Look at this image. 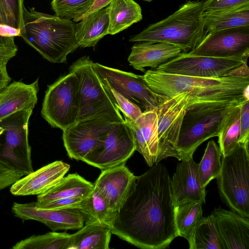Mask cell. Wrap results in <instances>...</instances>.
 <instances>
[{
	"instance_id": "cell-37",
	"label": "cell",
	"mask_w": 249,
	"mask_h": 249,
	"mask_svg": "<svg viewBox=\"0 0 249 249\" xmlns=\"http://www.w3.org/2000/svg\"><path fill=\"white\" fill-rule=\"evenodd\" d=\"M104 84L112 96L119 111L123 113L124 120L134 122L142 115V111L138 106L129 101L109 86L104 83Z\"/></svg>"
},
{
	"instance_id": "cell-45",
	"label": "cell",
	"mask_w": 249,
	"mask_h": 249,
	"mask_svg": "<svg viewBox=\"0 0 249 249\" xmlns=\"http://www.w3.org/2000/svg\"><path fill=\"white\" fill-rule=\"evenodd\" d=\"M0 24H5L3 18L0 13Z\"/></svg>"
},
{
	"instance_id": "cell-5",
	"label": "cell",
	"mask_w": 249,
	"mask_h": 249,
	"mask_svg": "<svg viewBox=\"0 0 249 249\" xmlns=\"http://www.w3.org/2000/svg\"><path fill=\"white\" fill-rule=\"evenodd\" d=\"M93 62L83 56L69 67L79 79V109L78 121L100 117L115 123L124 121L112 96L94 69Z\"/></svg>"
},
{
	"instance_id": "cell-44",
	"label": "cell",
	"mask_w": 249,
	"mask_h": 249,
	"mask_svg": "<svg viewBox=\"0 0 249 249\" xmlns=\"http://www.w3.org/2000/svg\"><path fill=\"white\" fill-rule=\"evenodd\" d=\"M11 80L6 69H0V93L9 85Z\"/></svg>"
},
{
	"instance_id": "cell-24",
	"label": "cell",
	"mask_w": 249,
	"mask_h": 249,
	"mask_svg": "<svg viewBox=\"0 0 249 249\" xmlns=\"http://www.w3.org/2000/svg\"><path fill=\"white\" fill-rule=\"evenodd\" d=\"M76 23L75 37L82 48L94 47L98 41L108 35L109 18L106 8L84 17Z\"/></svg>"
},
{
	"instance_id": "cell-10",
	"label": "cell",
	"mask_w": 249,
	"mask_h": 249,
	"mask_svg": "<svg viewBox=\"0 0 249 249\" xmlns=\"http://www.w3.org/2000/svg\"><path fill=\"white\" fill-rule=\"evenodd\" d=\"M101 81L133 104L142 112L156 109L165 96L154 92L142 75L93 63Z\"/></svg>"
},
{
	"instance_id": "cell-25",
	"label": "cell",
	"mask_w": 249,
	"mask_h": 249,
	"mask_svg": "<svg viewBox=\"0 0 249 249\" xmlns=\"http://www.w3.org/2000/svg\"><path fill=\"white\" fill-rule=\"evenodd\" d=\"M111 234L107 225L98 222L85 223L71 235L67 249H108Z\"/></svg>"
},
{
	"instance_id": "cell-3",
	"label": "cell",
	"mask_w": 249,
	"mask_h": 249,
	"mask_svg": "<svg viewBox=\"0 0 249 249\" xmlns=\"http://www.w3.org/2000/svg\"><path fill=\"white\" fill-rule=\"evenodd\" d=\"M205 0H187L173 14L131 36V42L153 41L179 47L183 53L195 49L204 38L203 6Z\"/></svg>"
},
{
	"instance_id": "cell-11",
	"label": "cell",
	"mask_w": 249,
	"mask_h": 249,
	"mask_svg": "<svg viewBox=\"0 0 249 249\" xmlns=\"http://www.w3.org/2000/svg\"><path fill=\"white\" fill-rule=\"evenodd\" d=\"M33 110L18 111L0 122L5 134L0 158L23 171L25 175L34 171L31 147L28 141V124Z\"/></svg>"
},
{
	"instance_id": "cell-20",
	"label": "cell",
	"mask_w": 249,
	"mask_h": 249,
	"mask_svg": "<svg viewBox=\"0 0 249 249\" xmlns=\"http://www.w3.org/2000/svg\"><path fill=\"white\" fill-rule=\"evenodd\" d=\"M224 249H249V220L219 207L212 212Z\"/></svg>"
},
{
	"instance_id": "cell-23",
	"label": "cell",
	"mask_w": 249,
	"mask_h": 249,
	"mask_svg": "<svg viewBox=\"0 0 249 249\" xmlns=\"http://www.w3.org/2000/svg\"><path fill=\"white\" fill-rule=\"evenodd\" d=\"M38 80L27 84L14 81L0 93V122L18 111L34 109L37 101Z\"/></svg>"
},
{
	"instance_id": "cell-30",
	"label": "cell",
	"mask_w": 249,
	"mask_h": 249,
	"mask_svg": "<svg viewBox=\"0 0 249 249\" xmlns=\"http://www.w3.org/2000/svg\"><path fill=\"white\" fill-rule=\"evenodd\" d=\"M79 210L85 217V223L98 222L107 225L110 228L117 213L110 209L103 196L94 187L84 198Z\"/></svg>"
},
{
	"instance_id": "cell-29",
	"label": "cell",
	"mask_w": 249,
	"mask_h": 249,
	"mask_svg": "<svg viewBox=\"0 0 249 249\" xmlns=\"http://www.w3.org/2000/svg\"><path fill=\"white\" fill-rule=\"evenodd\" d=\"M202 204L186 202L176 206L175 221L178 236L187 239L190 244L195 228L203 218Z\"/></svg>"
},
{
	"instance_id": "cell-41",
	"label": "cell",
	"mask_w": 249,
	"mask_h": 249,
	"mask_svg": "<svg viewBox=\"0 0 249 249\" xmlns=\"http://www.w3.org/2000/svg\"><path fill=\"white\" fill-rule=\"evenodd\" d=\"M240 132L239 143L249 144V99L240 104Z\"/></svg>"
},
{
	"instance_id": "cell-46",
	"label": "cell",
	"mask_w": 249,
	"mask_h": 249,
	"mask_svg": "<svg viewBox=\"0 0 249 249\" xmlns=\"http://www.w3.org/2000/svg\"><path fill=\"white\" fill-rule=\"evenodd\" d=\"M4 132V129L0 126V136Z\"/></svg>"
},
{
	"instance_id": "cell-22",
	"label": "cell",
	"mask_w": 249,
	"mask_h": 249,
	"mask_svg": "<svg viewBox=\"0 0 249 249\" xmlns=\"http://www.w3.org/2000/svg\"><path fill=\"white\" fill-rule=\"evenodd\" d=\"M157 108L142 112L134 122L124 120L132 128L136 150L150 167L156 164L159 150Z\"/></svg>"
},
{
	"instance_id": "cell-17",
	"label": "cell",
	"mask_w": 249,
	"mask_h": 249,
	"mask_svg": "<svg viewBox=\"0 0 249 249\" xmlns=\"http://www.w3.org/2000/svg\"><path fill=\"white\" fill-rule=\"evenodd\" d=\"M193 155L181 158L176 170L171 178V185L176 206L182 203L196 201L204 204L205 188L201 183L198 163L193 160Z\"/></svg>"
},
{
	"instance_id": "cell-8",
	"label": "cell",
	"mask_w": 249,
	"mask_h": 249,
	"mask_svg": "<svg viewBox=\"0 0 249 249\" xmlns=\"http://www.w3.org/2000/svg\"><path fill=\"white\" fill-rule=\"evenodd\" d=\"M189 98V92H181L165 96L158 105L159 150L156 164L170 157L181 160L176 146Z\"/></svg>"
},
{
	"instance_id": "cell-28",
	"label": "cell",
	"mask_w": 249,
	"mask_h": 249,
	"mask_svg": "<svg viewBox=\"0 0 249 249\" xmlns=\"http://www.w3.org/2000/svg\"><path fill=\"white\" fill-rule=\"evenodd\" d=\"M202 18L205 36L211 32L249 25V4L218 13H202Z\"/></svg>"
},
{
	"instance_id": "cell-31",
	"label": "cell",
	"mask_w": 249,
	"mask_h": 249,
	"mask_svg": "<svg viewBox=\"0 0 249 249\" xmlns=\"http://www.w3.org/2000/svg\"><path fill=\"white\" fill-rule=\"evenodd\" d=\"M190 249H224L212 214L203 217L193 232Z\"/></svg>"
},
{
	"instance_id": "cell-40",
	"label": "cell",
	"mask_w": 249,
	"mask_h": 249,
	"mask_svg": "<svg viewBox=\"0 0 249 249\" xmlns=\"http://www.w3.org/2000/svg\"><path fill=\"white\" fill-rule=\"evenodd\" d=\"M14 37L0 35V69H6L9 60L16 55L18 47Z\"/></svg>"
},
{
	"instance_id": "cell-16",
	"label": "cell",
	"mask_w": 249,
	"mask_h": 249,
	"mask_svg": "<svg viewBox=\"0 0 249 249\" xmlns=\"http://www.w3.org/2000/svg\"><path fill=\"white\" fill-rule=\"evenodd\" d=\"M12 212L22 221L34 220L45 224L53 231L60 230L80 229L85 222V218L79 209H44L37 208L35 202L26 203L14 202Z\"/></svg>"
},
{
	"instance_id": "cell-21",
	"label": "cell",
	"mask_w": 249,
	"mask_h": 249,
	"mask_svg": "<svg viewBox=\"0 0 249 249\" xmlns=\"http://www.w3.org/2000/svg\"><path fill=\"white\" fill-rule=\"evenodd\" d=\"M182 53L179 47L170 43L153 41H140L131 47L127 60L133 68L144 72L145 67L156 70L160 65Z\"/></svg>"
},
{
	"instance_id": "cell-19",
	"label": "cell",
	"mask_w": 249,
	"mask_h": 249,
	"mask_svg": "<svg viewBox=\"0 0 249 249\" xmlns=\"http://www.w3.org/2000/svg\"><path fill=\"white\" fill-rule=\"evenodd\" d=\"M135 175L125 163L102 170L94 187L110 209L117 212L124 201Z\"/></svg>"
},
{
	"instance_id": "cell-36",
	"label": "cell",
	"mask_w": 249,
	"mask_h": 249,
	"mask_svg": "<svg viewBox=\"0 0 249 249\" xmlns=\"http://www.w3.org/2000/svg\"><path fill=\"white\" fill-rule=\"evenodd\" d=\"M24 7L23 0H0V13L4 24L22 30Z\"/></svg>"
},
{
	"instance_id": "cell-47",
	"label": "cell",
	"mask_w": 249,
	"mask_h": 249,
	"mask_svg": "<svg viewBox=\"0 0 249 249\" xmlns=\"http://www.w3.org/2000/svg\"><path fill=\"white\" fill-rule=\"evenodd\" d=\"M144 1H147V2H151V1H152L153 0H143Z\"/></svg>"
},
{
	"instance_id": "cell-32",
	"label": "cell",
	"mask_w": 249,
	"mask_h": 249,
	"mask_svg": "<svg viewBox=\"0 0 249 249\" xmlns=\"http://www.w3.org/2000/svg\"><path fill=\"white\" fill-rule=\"evenodd\" d=\"M240 103L233 107L228 113L218 136L219 147L222 156L229 154L239 143L240 132Z\"/></svg>"
},
{
	"instance_id": "cell-42",
	"label": "cell",
	"mask_w": 249,
	"mask_h": 249,
	"mask_svg": "<svg viewBox=\"0 0 249 249\" xmlns=\"http://www.w3.org/2000/svg\"><path fill=\"white\" fill-rule=\"evenodd\" d=\"M112 0H94L89 9L86 13L81 17L80 20H81L84 17L90 14L91 13L100 10L107 6Z\"/></svg>"
},
{
	"instance_id": "cell-1",
	"label": "cell",
	"mask_w": 249,
	"mask_h": 249,
	"mask_svg": "<svg viewBox=\"0 0 249 249\" xmlns=\"http://www.w3.org/2000/svg\"><path fill=\"white\" fill-rule=\"evenodd\" d=\"M175 209L168 171L158 163L134 178L110 227L112 234L139 248H166L178 236Z\"/></svg>"
},
{
	"instance_id": "cell-43",
	"label": "cell",
	"mask_w": 249,
	"mask_h": 249,
	"mask_svg": "<svg viewBox=\"0 0 249 249\" xmlns=\"http://www.w3.org/2000/svg\"><path fill=\"white\" fill-rule=\"evenodd\" d=\"M0 35L6 36H20V30L6 24H0Z\"/></svg>"
},
{
	"instance_id": "cell-12",
	"label": "cell",
	"mask_w": 249,
	"mask_h": 249,
	"mask_svg": "<svg viewBox=\"0 0 249 249\" xmlns=\"http://www.w3.org/2000/svg\"><path fill=\"white\" fill-rule=\"evenodd\" d=\"M247 59L240 57H213L182 53L156 70L193 77L218 78L226 76L229 72L242 66Z\"/></svg>"
},
{
	"instance_id": "cell-9",
	"label": "cell",
	"mask_w": 249,
	"mask_h": 249,
	"mask_svg": "<svg viewBox=\"0 0 249 249\" xmlns=\"http://www.w3.org/2000/svg\"><path fill=\"white\" fill-rule=\"evenodd\" d=\"M116 123L103 117H91L79 120L63 130L62 139L68 156L83 161L101 147Z\"/></svg>"
},
{
	"instance_id": "cell-27",
	"label": "cell",
	"mask_w": 249,
	"mask_h": 249,
	"mask_svg": "<svg viewBox=\"0 0 249 249\" xmlns=\"http://www.w3.org/2000/svg\"><path fill=\"white\" fill-rule=\"evenodd\" d=\"M106 9L109 18L108 35L120 33L142 18L141 8L134 0H112Z\"/></svg>"
},
{
	"instance_id": "cell-15",
	"label": "cell",
	"mask_w": 249,
	"mask_h": 249,
	"mask_svg": "<svg viewBox=\"0 0 249 249\" xmlns=\"http://www.w3.org/2000/svg\"><path fill=\"white\" fill-rule=\"evenodd\" d=\"M233 76L218 78H203L176 74L148 70L142 77L149 87L155 93L171 97L183 92H189L198 89L214 86L226 82Z\"/></svg>"
},
{
	"instance_id": "cell-2",
	"label": "cell",
	"mask_w": 249,
	"mask_h": 249,
	"mask_svg": "<svg viewBox=\"0 0 249 249\" xmlns=\"http://www.w3.org/2000/svg\"><path fill=\"white\" fill-rule=\"evenodd\" d=\"M23 19L20 36L52 63H65L67 55L79 47L76 23L71 19L39 12L34 8L27 10L25 6Z\"/></svg>"
},
{
	"instance_id": "cell-26",
	"label": "cell",
	"mask_w": 249,
	"mask_h": 249,
	"mask_svg": "<svg viewBox=\"0 0 249 249\" xmlns=\"http://www.w3.org/2000/svg\"><path fill=\"white\" fill-rule=\"evenodd\" d=\"M94 188V184L77 173L64 177L55 185L37 196V202H46L61 198L87 196Z\"/></svg>"
},
{
	"instance_id": "cell-6",
	"label": "cell",
	"mask_w": 249,
	"mask_h": 249,
	"mask_svg": "<svg viewBox=\"0 0 249 249\" xmlns=\"http://www.w3.org/2000/svg\"><path fill=\"white\" fill-rule=\"evenodd\" d=\"M217 180L218 192L231 209L249 217V144L239 143L223 156Z\"/></svg>"
},
{
	"instance_id": "cell-7",
	"label": "cell",
	"mask_w": 249,
	"mask_h": 249,
	"mask_svg": "<svg viewBox=\"0 0 249 249\" xmlns=\"http://www.w3.org/2000/svg\"><path fill=\"white\" fill-rule=\"evenodd\" d=\"M79 79L73 72L48 86L41 115L53 127L62 130L76 123L79 109Z\"/></svg>"
},
{
	"instance_id": "cell-13",
	"label": "cell",
	"mask_w": 249,
	"mask_h": 249,
	"mask_svg": "<svg viewBox=\"0 0 249 249\" xmlns=\"http://www.w3.org/2000/svg\"><path fill=\"white\" fill-rule=\"evenodd\" d=\"M135 151L132 128L124 121L115 124L101 147L83 161L102 171L125 163Z\"/></svg>"
},
{
	"instance_id": "cell-34",
	"label": "cell",
	"mask_w": 249,
	"mask_h": 249,
	"mask_svg": "<svg viewBox=\"0 0 249 249\" xmlns=\"http://www.w3.org/2000/svg\"><path fill=\"white\" fill-rule=\"evenodd\" d=\"M222 156L219 147L213 140L209 141L200 162L198 163V172L203 188L216 178L221 169L220 158Z\"/></svg>"
},
{
	"instance_id": "cell-35",
	"label": "cell",
	"mask_w": 249,
	"mask_h": 249,
	"mask_svg": "<svg viewBox=\"0 0 249 249\" xmlns=\"http://www.w3.org/2000/svg\"><path fill=\"white\" fill-rule=\"evenodd\" d=\"M94 0H53L51 6L57 17L73 22L80 20L89 10Z\"/></svg>"
},
{
	"instance_id": "cell-38",
	"label": "cell",
	"mask_w": 249,
	"mask_h": 249,
	"mask_svg": "<svg viewBox=\"0 0 249 249\" xmlns=\"http://www.w3.org/2000/svg\"><path fill=\"white\" fill-rule=\"evenodd\" d=\"M249 4V0H206L203 14H211L230 10Z\"/></svg>"
},
{
	"instance_id": "cell-4",
	"label": "cell",
	"mask_w": 249,
	"mask_h": 249,
	"mask_svg": "<svg viewBox=\"0 0 249 249\" xmlns=\"http://www.w3.org/2000/svg\"><path fill=\"white\" fill-rule=\"evenodd\" d=\"M242 101L201 105L186 109L176 146L181 159L184 156L193 155L197 148L205 141L218 137L229 111Z\"/></svg>"
},
{
	"instance_id": "cell-14",
	"label": "cell",
	"mask_w": 249,
	"mask_h": 249,
	"mask_svg": "<svg viewBox=\"0 0 249 249\" xmlns=\"http://www.w3.org/2000/svg\"><path fill=\"white\" fill-rule=\"evenodd\" d=\"M189 54L213 57H240L248 59L249 25L211 32Z\"/></svg>"
},
{
	"instance_id": "cell-33",
	"label": "cell",
	"mask_w": 249,
	"mask_h": 249,
	"mask_svg": "<svg viewBox=\"0 0 249 249\" xmlns=\"http://www.w3.org/2000/svg\"><path fill=\"white\" fill-rule=\"evenodd\" d=\"M71 234L67 232H49L33 235L17 242L13 249H67Z\"/></svg>"
},
{
	"instance_id": "cell-18",
	"label": "cell",
	"mask_w": 249,
	"mask_h": 249,
	"mask_svg": "<svg viewBox=\"0 0 249 249\" xmlns=\"http://www.w3.org/2000/svg\"><path fill=\"white\" fill-rule=\"evenodd\" d=\"M70 168L61 160L53 161L17 180L10 186V192L16 196L42 194L55 185Z\"/></svg>"
},
{
	"instance_id": "cell-39",
	"label": "cell",
	"mask_w": 249,
	"mask_h": 249,
	"mask_svg": "<svg viewBox=\"0 0 249 249\" xmlns=\"http://www.w3.org/2000/svg\"><path fill=\"white\" fill-rule=\"evenodd\" d=\"M85 197H74L61 198L46 202L36 201L35 202V205L37 208L44 209H76L80 210Z\"/></svg>"
}]
</instances>
